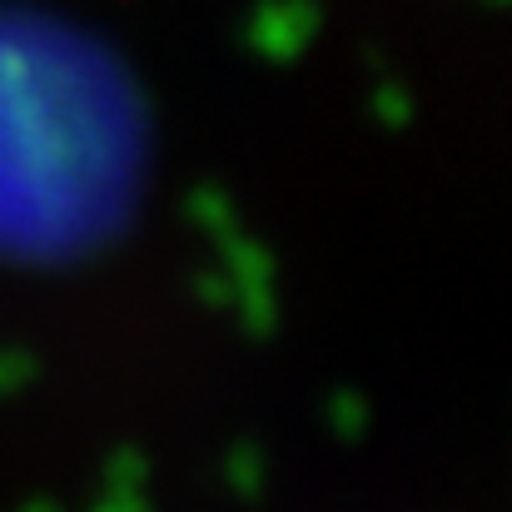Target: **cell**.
<instances>
[{
  "label": "cell",
  "instance_id": "1",
  "mask_svg": "<svg viewBox=\"0 0 512 512\" xmlns=\"http://www.w3.org/2000/svg\"><path fill=\"white\" fill-rule=\"evenodd\" d=\"M110 90L50 35H0V239L70 244L110 209L125 150Z\"/></svg>",
  "mask_w": 512,
  "mask_h": 512
}]
</instances>
